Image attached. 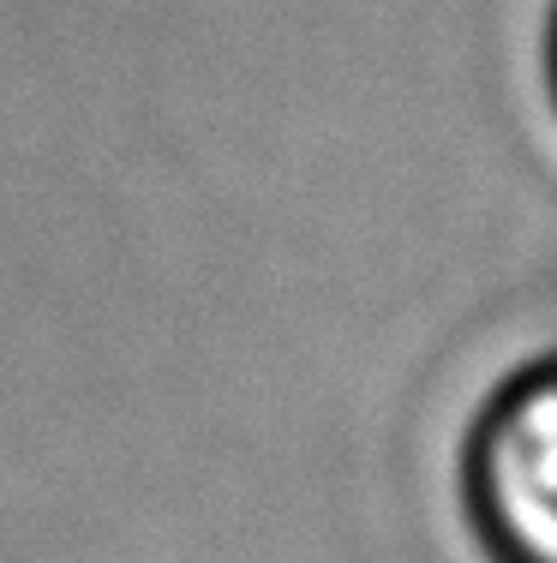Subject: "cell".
<instances>
[{"instance_id":"cell-1","label":"cell","mask_w":557,"mask_h":563,"mask_svg":"<svg viewBox=\"0 0 557 563\" xmlns=\"http://www.w3.org/2000/svg\"><path fill=\"white\" fill-rule=\"evenodd\" d=\"M474 492L510 563H557V366L515 384L480 432Z\"/></svg>"}]
</instances>
